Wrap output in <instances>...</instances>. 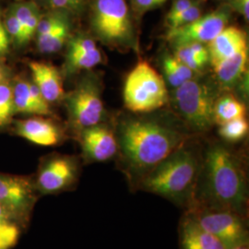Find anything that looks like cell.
I'll list each match as a JSON object with an SVG mask.
<instances>
[{
  "mask_svg": "<svg viewBox=\"0 0 249 249\" xmlns=\"http://www.w3.org/2000/svg\"><path fill=\"white\" fill-rule=\"evenodd\" d=\"M167 84L151 64L141 60L124 81V107L134 113H151L165 106L169 100Z\"/></svg>",
  "mask_w": 249,
  "mask_h": 249,
  "instance_id": "5b68a950",
  "label": "cell"
},
{
  "mask_svg": "<svg viewBox=\"0 0 249 249\" xmlns=\"http://www.w3.org/2000/svg\"><path fill=\"white\" fill-rule=\"evenodd\" d=\"M115 132L119 168L133 191H138L151 170L188 139L176 124L145 117L124 119Z\"/></svg>",
  "mask_w": 249,
  "mask_h": 249,
  "instance_id": "6da1fadb",
  "label": "cell"
},
{
  "mask_svg": "<svg viewBox=\"0 0 249 249\" xmlns=\"http://www.w3.org/2000/svg\"><path fill=\"white\" fill-rule=\"evenodd\" d=\"M17 226L15 223L11 221V219L9 218V215L6 213V212L4 211V209L2 208V206L0 205V230L6 229L10 226ZM20 229V228H19ZM21 230V229H20Z\"/></svg>",
  "mask_w": 249,
  "mask_h": 249,
  "instance_id": "e575fe53",
  "label": "cell"
},
{
  "mask_svg": "<svg viewBox=\"0 0 249 249\" xmlns=\"http://www.w3.org/2000/svg\"><path fill=\"white\" fill-rule=\"evenodd\" d=\"M230 249H249V244L241 245V246H237V247H234V248Z\"/></svg>",
  "mask_w": 249,
  "mask_h": 249,
  "instance_id": "8d00e7d4",
  "label": "cell"
},
{
  "mask_svg": "<svg viewBox=\"0 0 249 249\" xmlns=\"http://www.w3.org/2000/svg\"><path fill=\"white\" fill-rule=\"evenodd\" d=\"M3 24L9 36L10 44H13L16 46H23L26 45L24 29L10 9L8 10V12L4 16Z\"/></svg>",
  "mask_w": 249,
  "mask_h": 249,
  "instance_id": "484cf974",
  "label": "cell"
},
{
  "mask_svg": "<svg viewBox=\"0 0 249 249\" xmlns=\"http://www.w3.org/2000/svg\"><path fill=\"white\" fill-rule=\"evenodd\" d=\"M174 55L194 72L201 71L209 63L198 58L188 45L174 46Z\"/></svg>",
  "mask_w": 249,
  "mask_h": 249,
  "instance_id": "4316f807",
  "label": "cell"
},
{
  "mask_svg": "<svg viewBox=\"0 0 249 249\" xmlns=\"http://www.w3.org/2000/svg\"><path fill=\"white\" fill-rule=\"evenodd\" d=\"M248 47L214 66L216 80L224 89H231L246 74L248 65Z\"/></svg>",
  "mask_w": 249,
  "mask_h": 249,
  "instance_id": "d6986e66",
  "label": "cell"
},
{
  "mask_svg": "<svg viewBox=\"0 0 249 249\" xmlns=\"http://www.w3.org/2000/svg\"><path fill=\"white\" fill-rule=\"evenodd\" d=\"M31 80L24 78H17L12 80L13 105L16 114L47 116L45 111L37 105L34 98L31 86Z\"/></svg>",
  "mask_w": 249,
  "mask_h": 249,
  "instance_id": "ffe728a7",
  "label": "cell"
},
{
  "mask_svg": "<svg viewBox=\"0 0 249 249\" xmlns=\"http://www.w3.org/2000/svg\"><path fill=\"white\" fill-rule=\"evenodd\" d=\"M14 115L12 80H8L0 84V131L12 124Z\"/></svg>",
  "mask_w": 249,
  "mask_h": 249,
  "instance_id": "cb8c5ba5",
  "label": "cell"
},
{
  "mask_svg": "<svg viewBox=\"0 0 249 249\" xmlns=\"http://www.w3.org/2000/svg\"><path fill=\"white\" fill-rule=\"evenodd\" d=\"M201 1H204V0H174L169 12L166 16V21L171 18H175L176 16H178L183 11L187 10L190 7L194 6L195 4L198 2H201Z\"/></svg>",
  "mask_w": 249,
  "mask_h": 249,
  "instance_id": "1f68e13d",
  "label": "cell"
},
{
  "mask_svg": "<svg viewBox=\"0 0 249 249\" xmlns=\"http://www.w3.org/2000/svg\"><path fill=\"white\" fill-rule=\"evenodd\" d=\"M18 1H21V0H18Z\"/></svg>",
  "mask_w": 249,
  "mask_h": 249,
  "instance_id": "74e56055",
  "label": "cell"
},
{
  "mask_svg": "<svg viewBox=\"0 0 249 249\" xmlns=\"http://www.w3.org/2000/svg\"><path fill=\"white\" fill-rule=\"evenodd\" d=\"M231 10L238 12L247 21L249 19V0H229L226 3Z\"/></svg>",
  "mask_w": 249,
  "mask_h": 249,
  "instance_id": "d6a6232c",
  "label": "cell"
},
{
  "mask_svg": "<svg viewBox=\"0 0 249 249\" xmlns=\"http://www.w3.org/2000/svg\"><path fill=\"white\" fill-rule=\"evenodd\" d=\"M174 102L187 126L196 133L208 132L214 124L216 94L206 80L193 78L175 89Z\"/></svg>",
  "mask_w": 249,
  "mask_h": 249,
  "instance_id": "8992f818",
  "label": "cell"
},
{
  "mask_svg": "<svg viewBox=\"0 0 249 249\" xmlns=\"http://www.w3.org/2000/svg\"><path fill=\"white\" fill-rule=\"evenodd\" d=\"M89 20L94 36L104 45L136 49L132 14L125 0H92Z\"/></svg>",
  "mask_w": 249,
  "mask_h": 249,
  "instance_id": "277c9868",
  "label": "cell"
},
{
  "mask_svg": "<svg viewBox=\"0 0 249 249\" xmlns=\"http://www.w3.org/2000/svg\"><path fill=\"white\" fill-rule=\"evenodd\" d=\"M249 128V122L243 116L220 124L219 135L227 142H237L246 138Z\"/></svg>",
  "mask_w": 249,
  "mask_h": 249,
  "instance_id": "d4e9b609",
  "label": "cell"
},
{
  "mask_svg": "<svg viewBox=\"0 0 249 249\" xmlns=\"http://www.w3.org/2000/svg\"><path fill=\"white\" fill-rule=\"evenodd\" d=\"M245 115V105L232 94L227 93L216 99L213 109L214 124H222Z\"/></svg>",
  "mask_w": 249,
  "mask_h": 249,
  "instance_id": "603a6c76",
  "label": "cell"
},
{
  "mask_svg": "<svg viewBox=\"0 0 249 249\" xmlns=\"http://www.w3.org/2000/svg\"><path fill=\"white\" fill-rule=\"evenodd\" d=\"M28 65L32 80L49 105L64 98L62 75L54 66L39 61H31Z\"/></svg>",
  "mask_w": 249,
  "mask_h": 249,
  "instance_id": "2e32d148",
  "label": "cell"
},
{
  "mask_svg": "<svg viewBox=\"0 0 249 249\" xmlns=\"http://www.w3.org/2000/svg\"><path fill=\"white\" fill-rule=\"evenodd\" d=\"M21 230L18 226H10L0 230V249H11L18 240Z\"/></svg>",
  "mask_w": 249,
  "mask_h": 249,
  "instance_id": "4dcf8cb0",
  "label": "cell"
},
{
  "mask_svg": "<svg viewBox=\"0 0 249 249\" xmlns=\"http://www.w3.org/2000/svg\"><path fill=\"white\" fill-rule=\"evenodd\" d=\"M51 10H60L71 14H78L84 8L86 0H45Z\"/></svg>",
  "mask_w": 249,
  "mask_h": 249,
  "instance_id": "f1b7e54d",
  "label": "cell"
},
{
  "mask_svg": "<svg viewBox=\"0 0 249 249\" xmlns=\"http://www.w3.org/2000/svg\"><path fill=\"white\" fill-rule=\"evenodd\" d=\"M9 74H10V71L9 67L2 59H0V84L6 80H10Z\"/></svg>",
  "mask_w": 249,
  "mask_h": 249,
  "instance_id": "d590c367",
  "label": "cell"
},
{
  "mask_svg": "<svg viewBox=\"0 0 249 249\" xmlns=\"http://www.w3.org/2000/svg\"><path fill=\"white\" fill-rule=\"evenodd\" d=\"M71 36V14L51 10L42 14L36 30V46L40 53H53L67 45Z\"/></svg>",
  "mask_w": 249,
  "mask_h": 249,
  "instance_id": "7c38bea8",
  "label": "cell"
},
{
  "mask_svg": "<svg viewBox=\"0 0 249 249\" xmlns=\"http://www.w3.org/2000/svg\"><path fill=\"white\" fill-rule=\"evenodd\" d=\"M9 9L18 18L24 29L27 44L36 36V30L42 13L33 1H20L13 4Z\"/></svg>",
  "mask_w": 249,
  "mask_h": 249,
  "instance_id": "7402d4cb",
  "label": "cell"
},
{
  "mask_svg": "<svg viewBox=\"0 0 249 249\" xmlns=\"http://www.w3.org/2000/svg\"><path fill=\"white\" fill-rule=\"evenodd\" d=\"M226 249L249 244L248 217L224 209L190 207L185 211Z\"/></svg>",
  "mask_w": 249,
  "mask_h": 249,
  "instance_id": "ba28073f",
  "label": "cell"
},
{
  "mask_svg": "<svg viewBox=\"0 0 249 249\" xmlns=\"http://www.w3.org/2000/svg\"><path fill=\"white\" fill-rule=\"evenodd\" d=\"M202 2H198L194 6L190 7L187 10L183 11L175 18H171L166 21V25L168 30H174L179 27L184 26L193 22L196 18H199L202 15L203 9H202Z\"/></svg>",
  "mask_w": 249,
  "mask_h": 249,
  "instance_id": "83f0119b",
  "label": "cell"
},
{
  "mask_svg": "<svg viewBox=\"0 0 249 249\" xmlns=\"http://www.w3.org/2000/svg\"><path fill=\"white\" fill-rule=\"evenodd\" d=\"M80 175L76 156L53 153L41 160L34 180L40 196L55 195L74 189Z\"/></svg>",
  "mask_w": 249,
  "mask_h": 249,
  "instance_id": "30bf717a",
  "label": "cell"
},
{
  "mask_svg": "<svg viewBox=\"0 0 249 249\" xmlns=\"http://www.w3.org/2000/svg\"><path fill=\"white\" fill-rule=\"evenodd\" d=\"M231 11V8L227 4H224L211 13L202 14L189 24L168 30L166 40L174 46L190 43L207 45L227 27Z\"/></svg>",
  "mask_w": 249,
  "mask_h": 249,
  "instance_id": "8fae6325",
  "label": "cell"
},
{
  "mask_svg": "<svg viewBox=\"0 0 249 249\" xmlns=\"http://www.w3.org/2000/svg\"><path fill=\"white\" fill-rule=\"evenodd\" d=\"M134 14L140 18L146 12L160 8L168 0H129Z\"/></svg>",
  "mask_w": 249,
  "mask_h": 249,
  "instance_id": "f546056e",
  "label": "cell"
},
{
  "mask_svg": "<svg viewBox=\"0 0 249 249\" xmlns=\"http://www.w3.org/2000/svg\"><path fill=\"white\" fill-rule=\"evenodd\" d=\"M63 99L75 135L84 128L103 123L106 111L102 98V82L96 73L88 72L83 75L75 88Z\"/></svg>",
  "mask_w": 249,
  "mask_h": 249,
  "instance_id": "52a82bcc",
  "label": "cell"
},
{
  "mask_svg": "<svg viewBox=\"0 0 249 249\" xmlns=\"http://www.w3.org/2000/svg\"><path fill=\"white\" fill-rule=\"evenodd\" d=\"M249 205L248 178L239 155L223 143H212L202 156L190 207L230 210L248 217Z\"/></svg>",
  "mask_w": 249,
  "mask_h": 249,
  "instance_id": "7a4b0ae2",
  "label": "cell"
},
{
  "mask_svg": "<svg viewBox=\"0 0 249 249\" xmlns=\"http://www.w3.org/2000/svg\"><path fill=\"white\" fill-rule=\"evenodd\" d=\"M246 47H248L246 33L237 27H225L207 44L210 63L214 67Z\"/></svg>",
  "mask_w": 249,
  "mask_h": 249,
  "instance_id": "e0dca14e",
  "label": "cell"
},
{
  "mask_svg": "<svg viewBox=\"0 0 249 249\" xmlns=\"http://www.w3.org/2000/svg\"><path fill=\"white\" fill-rule=\"evenodd\" d=\"M201 159L186 142L143 178L138 190L161 196L186 211L193 201Z\"/></svg>",
  "mask_w": 249,
  "mask_h": 249,
  "instance_id": "3957f363",
  "label": "cell"
},
{
  "mask_svg": "<svg viewBox=\"0 0 249 249\" xmlns=\"http://www.w3.org/2000/svg\"><path fill=\"white\" fill-rule=\"evenodd\" d=\"M178 237L181 249H226L222 242L204 230L187 213L179 223Z\"/></svg>",
  "mask_w": 249,
  "mask_h": 249,
  "instance_id": "ac0fdd59",
  "label": "cell"
},
{
  "mask_svg": "<svg viewBox=\"0 0 249 249\" xmlns=\"http://www.w3.org/2000/svg\"><path fill=\"white\" fill-rule=\"evenodd\" d=\"M40 196L34 177L0 173V205L21 230L31 222Z\"/></svg>",
  "mask_w": 249,
  "mask_h": 249,
  "instance_id": "9c48e42d",
  "label": "cell"
},
{
  "mask_svg": "<svg viewBox=\"0 0 249 249\" xmlns=\"http://www.w3.org/2000/svg\"><path fill=\"white\" fill-rule=\"evenodd\" d=\"M160 65L164 76L163 80L166 84L174 89H177L196 76V72L191 71L171 53H165L162 55Z\"/></svg>",
  "mask_w": 249,
  "mask_h": 249,
  "instance_id": "44dd1931",
  "label": "cell"
},
{
  "mask_svg": "<svg viewBox=\"0 0 249 249\" xmlns=\"http://www.w3.org/2000/svg\"><path fill=\"white\" fill-rule=\"evenodd\" d=\"M67 52L63 66L65 76L81 71H90L103 62V54L92 37L79 33L71 36L67 43Z\"/></svg>",
  "mask_w": 249,
  "mask_h": 249,
  "instance_id": "5bb4252c",
  "label": "cell"
},
{
  "mask_svg": "<svg viewBox=\"0 0 249 249\" xmlns=\"http://www.w3.org/2000/svg\"><path fill=\"white\" fill-rule=\"evenodd\" d=\"M9 45H10V41H9V36L3 24V18L1 17V12H0V59H2L9 52Z\"/></svg>",
  "mask_w": 249,
  "mask_h": 249,
  "instance_id": "836d02e7",
  "label": "cell"
},
{
  "mask_svg": "<svg viewBox=\"0 0 249 249\" xmlns=\"http://www.w3.org/2000/svg\"><path fill=\"white\" fill-rule=\"evenodd\" d=\"M75 138L83 159L88 163L107 161L117 154L116 132L104 123L80 130Z\"/></svg>",
  "mask_w": 249,
  "mask_h": 249,
  "instance_id": "4fadbf2b",
  "label": "cell"
},
{
  "mask_svg": "<svg viewBox=\"0 0 249 249\" xmlns=\"http://www.w3.org/2000/svg\"><path fill=\"white\" fill-rule=\"evenodd\" d=\"M12 131L16 136L38 146L52 147L65 142L67 135L62 127L53 121L41 116L12 122Z\"/></svg>",
  "mask_w": 249,
  "mask_h": 249,
  "instance_id": "9a60e30c",
  "label": "cell"
}]
</instances>
